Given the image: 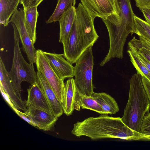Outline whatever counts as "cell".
I'll list each match as a JSON object with an SVG mask.
<instances>
[{
    "instance_id": "obj_28",
    "label": "cell",
    "mask_w": 150,
    "mask_h": 150,
    "mask_svg": "<svg viewBox=\"0 0 150 150\" xmlns=\"http://www.w3.org/2000/svg\"><path fill=\"white\" fill-rule=\"evenodd\" d=\"M136 6L140 10L150 9V0H134Z\"/></svg>"
},
{
    "instance_id": "obj_20",
    "label": "cell",
    "mask_w": 150,
    "mask_h": 150,
    "mask_svg": "<svg viewBox=\"0 0 150 150\" xmlns=\"http://www.w3.org/2000/svg\"><path fill=\"white\" fill-rule=\"evenodd\" d=\"M21 0H0V23L8 25L9 18L17 9Z\"/></svg>"
},
{
    "instance_id": "obj_24",
    "label": "cell",
    "mask_w": 150,
    "mask_h": 150,
    "mask_svg": "<svg viewBox=\"0 0 150 150\" xmlns=\"http://www.w3.org/2000/svg\"><path fill=\"white\" fill-rule=\"evenodd\" d=\"M140 133L150 139V113H147L142 121Z\"/></svg>"
},
{
    "instance_id": "obj_25",
    "label": "cell",
    "mask_w": 150,
    "mask_h": 150,
    "mask_svg": "<svg viewBox=\"0 0 150 150\" xmlns=\"http://www.w3.org/2000/svg\"><path fill=\"white\" fill-rule=\"evenodd\" d=\"M139 37V40H138L134 36L130 41L150 51V40L141 36Z\"/></svg>"
},
{
    "instance_id": "obj_18",
    "label": "cell",
    "mask_w": 150,
    "mask_h": 150,
    "mask_svg": "<svg viewBox=\"0 0 150 150\" xmlns=\"http://www.w3.org/2000/svg\"><path fill=\"white\" fill-rule=\"evenodd\" d=\"M91 96L97 102L106 114H115L119 111L118 104L114 98L104 92H93Z\"/></svg>"
},
{
    "instance_id": "obj_8",
    "label": "cell",
    "mask_w": 150,
    "mask_h": 150,
    "mask_svg": "<svg viewBox=\"0 0 150 150\" xmlns=\"http://www.w3.org/2000/svg\"><path fill=\"white\" fill-rule=\"evenodd\" d=\"M9 22L15 25L22 44V49L26 53L29 63H35L36 51L24 23V8L17 9L11 16Z\"/></svg>"
},
{
    "instance_id": "obj_26",
    "label": "cell",
    "mask_w": 150,
    "mask_h": 150,
    "mask_svg": "<svg viewBox=\"0 0 150 150\" xmlns=\"http://www.w3.org/2000/svg\"><path fill=\"white\" fill-rule=\"evenodd\" d=\"M130 42L137 48L138 53L143 56L150 62V51L134 42L131 41Z\"/></svg>"
},
{
    "instance_id": "obj_21",
    "label": "cell",
    "mask_w": 150,
    "mask_h": 150,
    "mask_svg": "<svg viewBox=\"0 0 150 150\" xmlns=\"http://www.w3.org/2000/svg\"><path fill=\"white\" fill-rule=\"evenodd\" d=\"M127 52L131 62L137 70V73L140 74L142 76L145 77L150 81V73L140 60L137 49L130 42L128 43Z\"/></svg>"
},
{
    "instance_id": "obj_27",
    "label": "cell",
    "mask_w": 150,
    "mask_h": 150,
    "mask_svg": "<svg viewBox=\"0 0 150 150\" xmlns=\"http://www.w3.org/2000/svg\"><path fill=\"white\" fill-rule=\"evenodd\" d=\"M44 0H21L20 4L23 5V8L33 7L38 6Z\"/></svg>"
},
{
    "instance_id": "obj_30",
    "label": "cell",
    "mask_w": 150,
    "mask_h": 150,
    "mask_svg": "<svg viewBox=\"0 0 150 150\" xmlns=\"http://www.w3.org/2000/svg\"><path fill=\"white\" fill-rule=\"evenodd\" d=\"M0 89L1 94L6 102L12 109L14 108H15L14 104L11 101L9 96L5 91L3 87L1 85H0Z\"/></svg>"
},
{
    "instance_id": "obj_15",
    "label": "cell",
    "mask_w": 150,
    "mask_h": 150,
    "mask_svg": "<svg viewBox=\"0 0 150 150\" xmlns=\"http://www.w3.org/2000/svg\"><path fill=\"white\" fill-rule=\"evenodd\" d=\"M76 18V8L73 6L65 12L58 21L60 25L59 42L63 45L67 41Z\"/></svg>"
},
{
    "instance_id": "obj_5",
    "label": "cell",
    "mask_w": 150,
    "mask_h": 150,
    "mask_svg": "<svg viewBox=\"0 0 150 150\" xmlns=\"http://www.w3.org/2000/svg\"><path fill=\"white\" fill-rule=\"evenodd\" d=\"M12 25L13 30L14 46L12 66L9 74L17 95L22 99V82L25 81L32 85L37 81V74L33 64L27 63L23 57L19 45L18 32L14 24L12 23Z\"/></svg>"
},
{
    "instance_id": "obj_31",
    "label": "cell",
    "mask_w": 150,
    "mask_h": 150,
    "mask_svg": "<svg viewBox=\"0 0 150 150\" xmlns=\"http://www.w3.org/2000/svg\"><path fill=\"white\" fill-rule=\"evenodd\" d=\"M143 85L150 103V81L144 76L142 77Z\"/></svg>"
},
{
    "instance_id": "obj_29",
    "label": "cell",
    "mask_w": 150,
    "mask_h": 150,
    "mask_svg": "<svg viewBox=\"0 0 150 150\" xmlns=\"http://www.w3.org/2000/svg\"><path fill=\"white\" fill-rule=\"evenodd\" d=\"M12 110L20 117L22 118L27 122L28 123L30 124L34 127H35V126L34 123L33 122L31 119L27 115L25 112H22L15 108H13Z\"/></svg>"
},
{
    "instance_id": "obj_22",
    "label": "cell",
    "mask_w": 150,
    "mask_h": 150,
    "mask_svg": "<svg viewBox=\"0 0 150 150\" xmlns=\"http://www.w3.org/2000/svg\"><path fill=\"white\" fill-rule=\"evenodd\" d=\"M76 0H58L53 13L46 21L47 24L58 21L65 12L73 6H75Z\"/></svg>"
},
{
    "instance_id": "obj_7",
    "label": "cell",
    "mask_w": 150,
    "mask_h": 150,
    "mask_svg": "<svg viewBox=\"0 0 150 150\" xmlns=\"http://www.w3.org/2000/svg\"><path fill=\"white\" fill-rule=\"evenodd\" d=\"M35 64L37 71L45 77L62 104L65 90L64 80L60 79L55 73L46 58L44 51L42 50L36 51Z\"/></svg>"
},
{
    "instance_id": "obj_11",
    "label": "cell",
    "mask_w": 150,
    "mask_h": 150,
    "mask_svg": "<svg viewBox=\"0 0 150 150\" xmlns=\"http://www.w3.org/2000/svg\"><path fill=\"white\" fill-rule=\"evenodd\" d=\"M25 112L35 125V127L44 131L51 130L57 120L53 114L33 107H26Z\"/></svg>"
},
{
    "instance_id": "obj_9",
    "label": "cell",
    "mask_w": 150,
    "mask_h": 150,
    "mask_svg": "<svg viewBox=\"0 0 150 150\" xmlns=\"http://www.w3.org/2000/svg\"><path fill=\"white\" fill-rule=\"evenodd\" d=\"M84 7L94 18L105 20L117 13L116 0H80Z\"/></svg>"
},
{
    "instance_id": "obj_14",
    "label": "cell",
    "mask_w": 150,
    "mask_h": 150,
    "mask_svg": "<svg viewBox=\"0 0 150 150\" xmlns=\"http://www.w3.org/2000/svg\"><path fill=\"white\" fill-rule=\"evenodd\" d=\"M36 73L37 82L46 98L52 114L56 117L58 118L64 113L62 104L43 75L38 71Z\"/></svg>"
},
{
    "instance_id": "obj_4",
    "label": "cell",
    "mask_w": 150,
    "mask_h": 150,
    "mask_svg": "<svg viewBox=\"0 0 150 150\" xmlns=\"http://www.w3.org/2000/svg\"><path fill=\"white\" fill-rule=\"evenodd\" d=\"M142 77L140 74L137 73L130 79L128 99L121 118L127 126L139 133L140 132L142 120L150 108V102Z\"/></svg>"
},
{
    "instance_id": "obj_3",
    "label": "cell",
    "mask_w": 150,
    "mask_h": 150,
    "mask_svg": "<svg viewBox=\"0 0 150 150\" xmlns=\"http://www.w3.org/2000/svg\"><path fill=\"white\" fill-rule=\"evenodd\" d=\"M93 18L81 3L76 8V18L65 43L63 45L65 58L75 63L87 49L92 47L99 38Z\"/></svg>"
},
{
    "instance_id": "obj_33",
    "label": "cell",
    "mask_w": 150,
    "mask_h": 150,
    "mask_svg": "<svg viewBox=\"0 0 150 150\" xmlns=\"http://www.w3.org/2000/svg\"><path fill=\"white\" fill-rule=\"evenodd\" d=\"M139 55L140 60L145 65L150 73V62L143 56L139 53Z\"/></svg>"
},
{
    "instance_id": "obj_32",
    "label": "cell",
    "mask_w": 150,
    "mask_h": 150,
    "mask_svg": "<svg viewBox=\"0 0 150 150\" xmlns=\"http://www.w3.org/2000/svg\"><path fill=\"white\" fill-rule=\"evenodd\" d=\"M141 11L146 21L150 25V9H144Z\"/></svg>"
},
{
    "instance_id": "obj_16",
    "label": "cell",
    "mask_w": 150,
    "mask_h": 150,
    "mask_svg": "<svg viewBox=\"0 0 150 150\" xmlns=\"http://www.w3.org/2000/svg\"><path fill=\"white\" fill-rule=\"evenodd\" d=\"M76 90L77 87L73 78L69 79L65 82L64 100L62 105L64 113L67 116L71 115L74 110Z\"/></svg>"
},
{
    "instance_id": "obj_17",
    "label": "cell",
    "mask_w": 150,
    "mask_h": 150,
    "mask_svg": "<svg viewBox=\"0 0 150 150\" xmlns=\"http://www.w3.org/2000/svg\"><path fill=\"white\" fill-rule=\"evenodd\" d=\"M81 108L90 110L101 114H106L92 97L83 94L77 88L74 108L76 110L80 111Z\"/></svg>"
},
{
    "instance_id": "obj_23",
    "label": "cell",
    "mask_w": 150,
    "mask_h": 150,
    "mask_svg": "<svg viewBox=\"0 0 150 150\" xmlns=\"http://www.w3.org/2000/svg\"><path fill=\"white\" fill-rule=\"evenodd\" d=\"M134 27L133 32L139 36L150 40V25L146 21L135 15Z\"/></svg>"
},
{
    "instance_id": "obj_1",
    "label": "cell",
    "mask_w": 150,
    "mask_h": 150,
    "mask_svg": "<svg viewBox=\"0 0 150 150\" xmlns=\"http://www.w3.org/2000/svg\"><path fill=\"white\" fill-rule=\"evenodd\" d=\"M71 133L76 137L85 136L92 140L119 138L127 140L149 139L147 136L131 129L121 118L101 114L75 123Z\"/></svg>"
},
{
    "instance_id": "obj_12",
    "label": "cell",
    "mask_w": 150,
    "mask_h": 150,
    "mask_svg": "<svg viewBox=\"0 0 150 150\" xmlns=\"http://www.w3.org/2000/svg\"><path fill=\"white\" fill-rule=\"evenodd\" d=\"M0 85L8 95L15 108L25 112L26 110L25 102L20 99L17 95L5 64L0 57Z\"/></svg>"
},
{
    "instance_id": "obj_10",
    "label": "cell",
    "mask_w": 150,
    "mask_h": 150,
    "mask_svg": "<svg viewBox=\"0 0 150 150\" xmlns=\"http://www.w3.org/2000/svg\"><path fill=\"white\" fill-rule=\"evenodd\" d=\"M44 53L52 69L60 79L64 80L74 76V67L65 58L63 54L45 52Z\"/></svg>"
},
{
    "instance_id": "obj_6",
    "label": "cell",
    "mask_w": 150,
    "mask_h": 150,
    "mask_svg": "<svg viewBox=\"0 0 150 150\" xmlns=\"http://www.w3.org/2000/svg\"><path fill=\"white\" fill-rule=\"evenodd\" d=\"M75 63L74 80L76 86L83 94L91 96L94 88L93 83L94 63L92 47L86 49Z\"/></svg>"
},
{
    "instance_id": "obj_13",
    "label": "cell",
    "mask_w": 150,
    "mask_h": 150,
    "mask_svg": "<svg viewBox=\"0 0 150 150\" xmlns=\"http://www.w3.org/2000/svg\"><path fill=\"white\" fill-rule=\"evenodd\" d=\"M28 98L26 107L30 106L52 114L45 94L37 81L27 89Z\"/></svg>"
},
{
    "instance_id": "obj_19",
    "label": "cell",
    "mask_w": 150,
    "mask_h": 150,
    "mask_svg": "<svg viewBox=\"0 0 150 150\" xmlns=\"http://www.w3.org/2000/svg\"><path fill=\"white\" fill-rule=\"evenodd\" d=\"M37 6L24 8V23L26 29L34 44L36 41V26L39 16Z\"/></svg>"
},
{
    "instance_id": "obj_2",
    "label": "cell",
    "mask_w": 150,
    "mask_h": 150,
    "mask_svg": "<svg viewBox=\"0 0 150 150\" xmlns=\"http://www.w3.org/2000/svg\"><path fill=\"white\" fill-rule=\"evenodd\" d=\"M117 13L102 20L109 38V51L100 65L103 66L111 59L123 58L124 45L128 35L134 27V16L130 0H116Z\"/></svg>"
}]
</instances>
